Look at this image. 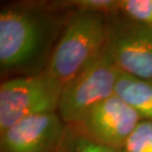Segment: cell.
<instances>
[{"label": "cell", "instance_id": "2", "mask_svg": "<svg viewBox=\"0 0 152 152\" xmlns=\"http://www.w3.org/2000/svg\"><path fill=\"white\" fill-rule=\"evenodd\" d=\"M105 45V14L77 10L54 47L45 72L63 86L86 67Z\"/></svg>", "mask_w": 152, "mask_h": 152}, {"label": "cell", "instance_id": "12", "mask_svg": "<svg viewBox=\"0 0 152 152\" xmlns=\"http://www.w3.org/2000/svg\"><path fill=\"white\" fill-rule=\"evenodd\" d=\"M56 152H61V151H60V150H59V149H58V150H56Z\"/></svg>", "mask_w": 152, "mask_h": 152}, {"label": "cell", "instance_id": "4", "mask_svg": "<svg viewBox=\"0 0 152 152\" xmlns=\"http://www.w3.org/2000/svg\"><path fill=\"white\" fill-rule=\"evenodd\" d=\"M62 88L45 71L3 81L0 85V133L32 115L57 113Z\"/></svg>", "mask_w": 152, "mask_h": 152}, {"label": "cell", "instance_id": "1", "mask_svg": "<svg viewBox=\"0 0 152 152\" xmlns=\"http://www.w3.org/2000/svg\"><path fill=\"white\" fill-rule=\"evenodd\" d=\"M51 19L28 6L6 7L0 13V66L28 68L44 54L51 35Z\"/></svg>", "mask_w": 152, "mask_h": 152}, {"label": "cell", "instance_id": "7", "mask_svg": "<svg viewBox=\"0 0 152 152\" xmlns=\"http://www.w3.org/2000/svg\"><path fill=\"white\" fill-rule=\"evenodd\" d=\"M65 127L57 113L24 118L0 133V152H56Z\"/></svg>", "mask_w": 152, "mask_h": 152}, {"label": "cell", "instance_id": "5", "mask_svg": "<svg viewBox=\"0 0 152 152\" xmlns=\"http://www.w3.org/2000/svg\"><path fill=\"white\" fill-rule=\"evenodd\" d=\"M105 47L120 71L152 79V26L111 14L106 17Z\"/></svg>", "mask_w": 152, "mask_h": 152}, {"label": "cell", "instance_id": "3", "mask_svg": "<svg viewBox=\"0 0 152 152\" xmlns=\"http://www.w3.org/2000/svg\"><path fill=\"white\" fill-rule=\"evenodd\" d=\"M118 68L106 47L63 85L57 114L65 124H74L93 107L115 95Z\"/></svg>", "mask_w": 152, "mask_h": 152}, {"label": "cell", "instance_id": "9", "mask_svg": "<svg viewBox=\"0 0 152 152\" xmlns=\"http://www.w3.org/2000/svg\"><path fill=\"white\" fill-rule=\"evenodd\" d=\"M58 149L61 152H124L93 140L72 124H66Z\"/></svg>", "mask_w": 152, "mask_h": 152}, {"label": "cell", "instance_id": "6", "mask_svg": "<svg viewBox=\"0 0 152 152\" xmlns=\"http://www.w3.org/2000/svg\"><path fill=\"white\" fill-rule=\"evenodd\" d=\"M141 121L140 115L115 94L93 107L72 126L99 143L123 150Z\"/></svg>", "mask_w": 152, "mask_h": 152}, {"label": "cell", "instance_id": "11", "mask_svg": "<svg viewBox=\"0 0 152 152\" xmlns=\"http://www.w3.org/2000/svg\"><path fill=\"white\" fill-rule=\"evenodd\" d=\"M124 152H152V121L142 120L126 140Z\"/></svg>", "mask_w": 152, "mask_h": 152}, {"label": "cell", "instance_id": "10", "mask_svg": "<svg viewBox=\"0 0 152 152\" xmlns=\"http://www.w3.org/2000/svg\"><path fill=\"white\" fill-rule=\"evenodd\" d=\"M118 7L124 16L152 26V0H118Z\"/></svg>", "mask_w": 152, "mask_h": 152}, {"label": "cell", "instance_id": "8", "mask_svg": "<svg viewBox=\"0 0 152 152\" xmlns=\"http://www.w3.org/2000/svg\"><path fill=\"white\" fill-rule=\"evenodd\" d=\"M115 94L130 106L142 120L152 121V79L118 72Z\"/></svg>", "mask_w": 152, "mask_h": 152}]
</instances>
